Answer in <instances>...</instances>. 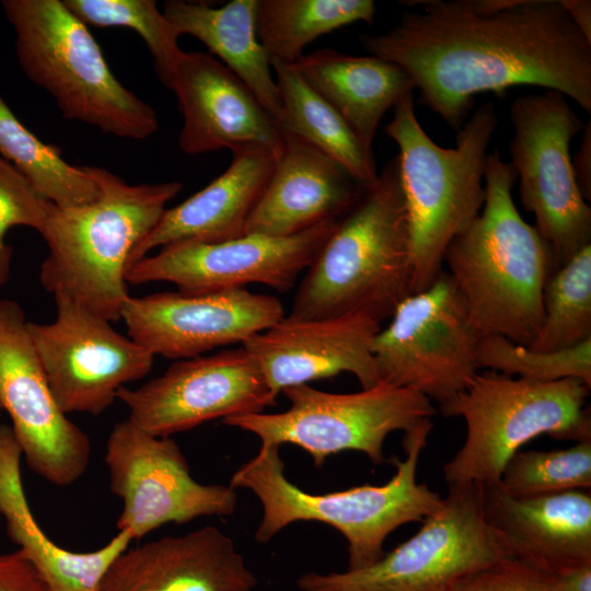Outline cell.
<instances>
[{
	"label": "cell",
	"mask_w": 591,
	"mask_h": 591,
	"mask_svg": "<svg viewBox=\"0 0 591 591\" xmlns=\"http://www.w3.org/2000/svg\"><path fill=\"white\" fill-rule=\"evenodd\" d=\"M364 50L403 68L419 102L451 128L475 95L533 85L591 113V42L559 0H421Z\"/></svg>",
	"instance_id": "6da1fadb"
},
{
	"label": "cell",
	"mask_w": 591,
	"mask_h": 591,
	"mask_svg": "<svg viewBox=\"0 0 591 591\" xmlns=\"http://www.w3.org/2000/svg\"><path fill=\"white\" fill-rule=\"evenodd\" d=\"M484 181V206L448 245L444 271L478 339L499 335L528 346L542 323L553 255L519 213L512 198L515 171L496 149L488 152Z\"/></svg>",
	"instance_id": "7a4b0ae2"
},
{
	"label": "cell",
	"mask_w": 591,
	"mask_h": 591,
	"mask_svg": "<svg viewBox=\"0 0 591 591\" xmlns=\"http://www.w3.org/2000/svg\"><path fill=\"white\" fill-rule=\"evenodd\" d=\"M413 294L407 210L397 155L338 219L301 280L288 316L390 318Z\"/></svg>",
	"instance_id": "3957f363"
},
{
	"label": "cell",
	"mask_w": 591,
	"mask_h": 591,
	"mask_svg": "<svg viewBox=\"0 0 591 591\" xmlns=\"http://www.w3.org/2000/svg\"><path fill=\"white\" fill-rule=\"evenodd\" d=\"M432 427L431 418H427L404 433L405 459H392L395 474L384 485L308 493L287 478L277 445L259 447L257 454L233 473L229 485L248 489L259 500L263 517L255 532L258 543L269 542L293 522H321L345 537L347 569H360L383 556L384 543L393 531L409 522H421L440 508V494L416 478Z\"/></svg>",
	"instance_id": "277c9868"
},
{
	"label": "cell",
	"mask_w": 591,
	"mask_h": 591,
	"mask_svg": "<svg viewBox=\"0 0 591 591\" xmlns=\"http://www.w3.org/2000/svg\"><path fill=\"white\" fill-rule=\"evenodd\" d=\"M99 186L85 205H49L40 233L48 254L39 281L113 323L130 298L125 276L136 246L151 232L183 185L172 181L130 185L114 173L89 166Z\"/></svg>",
	"instance_id": "5b68a950"
},
{
	"label": "cell",
	"mask_w": 591,
	"mask_h": 591,
	"mask_svg": "<svg viewBox=\"0 0 591 591\" xmlns=\"http://www.w3.org/2000/svg\"><path fill=\"white\" fill-rule=\"evenodd\" d=\"M498 125L493 103L476 108L457 130L454 148L436 143L419 124L413 93L394 106L384 132L398 147L410 233L413 293L443 270L450 242L479 215L485 202L488 147Z\"/></svg>",
	"instance_id": "8992f818"
},
{
	"label": "cell",
	"mask_w": 591,
	"mask_h": 591,
	"mask_svg": "<svg viewBox=\"0 0 591 591\" xmlns=\"http://www.w3.org/2000/svg\"><path fill=\"white\" fill-rule=\"evenodd\" d=\"M25 76L55 100L62 116L132 140L153 135L152 106L124 86L88 26L62 0H4Z\"/></svg>",
	"instance_id": "52a82bcc"
},
{
	"label": "cell",
	"mask_w": 591,
	"mask_h": 591,
	"mask_svg": "<svg viewBox=\"0 0 591 591\" xmlns=\"http://www.w3.org/2000/svg\"><path fill=\"white\" fill-rule=\"evenodd\" d=\"M589 391L577 379L536 382L478 372L463 392L440 405L444 417H460L466 426L462 447L443 466L448 488L498 483L510 457L540 436L591 440Z\"/></svg>",
	"instance_id": "ba28073f"
},
{
	"label": "cell",
	"mask_w": 591,
	"mask_h": 591,
	"mask_svg": "<svg viewBox=\"0 0 591 591\" xmlns=\"http://www.w3.org/2000/svg\"><path fill=\"white\" fill-rule=\"evenodd\" d=\"M281 393L290 402L285 412L240 415L222 422L253 433L260 447L297 445L316 466L343 451L361 452L373 464H383L390 433H405L437 412L418 392L384 382L355 393H331L310 384Z\"/></svg>",
	"instance_id": "9c48e42d"
},
{
	"label": "cell",
	"mask_w": 591,
	"mask_h": 591,
	"mask_svg": "<svg viewBox=\"0 0 591 591\" xmlns=\"http://www.w3.org/2000/svg\"><path fill=\"white\" fill-rule=\"evenodd\" d=\"M419 530L373 564L297 579L301 591H451L466 575L511 557L485 519L479 485L448 488Z\"/></svg>",
	"instance_id": "30bf717a"
},
{
	"label": "cell",
	"mask_w": 591,
	"mask_h": 591,
	"mask_svg": "<svg viewBox=\"0 0 591 591\" xmlns=\"http://www.w3.org/2000/svg\"><path fill=\"white\" fill-rule=\"evenodd\" d=\"M520 199L551 248L554 271L591 244V208L577 185L570 143L584 123L556 91L517 97L509 111Z\"/></svg>",
	"instance_id": "8fae6325"
},
{
	"label": "cell",
	"mask_w": 591,
	"mask_h": 591,
	"mask_svg": "<svg viewBox=\"0 0 591 591\" xmlns=\"http://www.w3.org/2000/svg\"><path fill=\"white\" fill-rule=\"evenodd\" d=\"M372 341L381 382L418 392L440 405L478 373L473 332L444 269L425 290L405 298Z\"/></svg>",
	"instance_id": "7c38bea8"
},
{
	"label": "cell",
	"mask_w": 591,
	"mask_h": 591,
	"mask_svg": "<svg viewBox=\"0 0 591 591\" xmlns=\"http://www.w3.org/2000/svg\"><path fill=\"white\" fill-rule=\"evenodd\" d=\"M105 465L109 490L123 502L117 530L131 540L169 523L235 511L236 489L199 483L175 440L153 436L128 418L115 424L108 434Z\"/></svg>",
	"instance_id": "4fadbf2b"
},
{
	"label": "cell",
	"mask_w": 591,
	"mask_h": 591,
	"mask_svg": "<svg viewBox=\"0 0 591 591\" xmlns=\"http://www.w3.org/2000/svg\"><path fill=\"white\" fill-rule=\"evenodd\" d=\"M53 296L55 320L27 324L35 352L59 408L97 416L150 372L154 356L68 296Z\"/></svg>",
	"instance_id": "5bb4252c"
},
{
	"label": "cell",
	"mask_w": 591,
	"mask_h": 591,
	"mask_svg": "<svg viewBox=\"0 0 591 591\" xmlns=\"http://www.w3.org/2000/svg\"><path fill=\"white\" fill-rule=\"evenodd\" d=\"M337 221L288 237L244 234L223 242L173 243L129 266L125 279L134 286L171 282L185 294L243 289L250 283L286 292L308 269Z\"/></svg>",
	"instance_id": "9a60e30c"
},
{
	"label": "cell",
	"mask_w": 591,
	"mask_h": 591,
	"mask_svg": "<svg viewBox=\"0 0 591 591\" xmlns=\"http://www.w3.org/2000/svg\"><path fill=\"white\" fill-rule=\"evenodd\" d=\"M22 306L0 299V406L27 466L56 486L76 483L91 457L88 434L59 408Z\"/></svg>",
	"instance_id": "2e32d148"
},
{
	"label": "cell",
	"mask_w": 591,
	"mask_h": 591,
	"mask_svg": "<svg viewBox=\"0 0 591 591\" xmlns=\"http://www.w3.org/2000/svg\"><path fill=\"white\" fill-rule=\"evenodd\" d=\"M117 399L128 408L132 424L157 437H171L213 419L263 413L277 404L242 345L178 360L139 387H121Z\"/></svg>",
	"instance_id": "e0dca14e"
},
{
	"label": "cell",
	"mask_w": 591,
	"mask_h": 591,
	"mask_svg": "<svg viewBox=\"0 0 591 591\" xmlns=\"http://www.w3.org/2000/svg\"><path fill=\"white\" fill-rule=\"evenodd\" d=\"M285 316L273 296L245 288L204 294L163 291L131 297L121 318L128 336L154 357L188 359L242 345Z\"/></svg>",
	"instance_id": "ac0fdd59"
},
{
	"label": "cell",
	"mask_w": 591,
	"mask_h": 591,
	"mask_svg": "<svg viewBox=\"0 0 591 591\" xmlns=\"http://www.w3.org/2000/svg\"><path fill=\"white\" fill-rule=\"evenodd\" d=\"M380 328L361 314L308 320L285 315L242 346L276 397L288 387L344 372L361 389H370L381 382L371 349Z\"/></svg>",
	"instance_id": "d6986e66"
},
{
	"label": "cell",
	"mask_w": 591,
	"mask_h": 591,
	"mask_svg": "<svg viewBox=\"0 0 591 591\" xmlns=\"http://www.w3.org/2000/svg\"><path fill=\"white\" fill-rule=\"evenodd\" d=\"M184 123L178 146L186 154L264 147L277 154L282 134L247 85L204 53H184L171 86Z\"/></svg>",
	"instance_id": "ffe728a7"
},
{
	"label": "cell",
	"mask_w": 591,
	"mask_h": 591,
	"mask_svg": "<svg viewBox=\"0 0 591 591\" xmlns=\"http://www.w3.org/2000/svg\"><path fill=\"white\" fill-rule=\"evenodd\" d=\"M257 579L216 526L164 536L119 554L99 591H246Z\"/></svg>",
	"instance_id": "44dd1931"
},
{
	"label": "cell",
	"mask_w": 591,
	"mask_h": 591,
	"mask_svg": "<svg viewBox=\"0 0 591 591\" xmlns=\"http://www.w3.org/2000/svg\"><path fill=\"white\" fill-rule=\"evenodd\" d=\"M245 234L288 237L338 220L364 186L337 162L288 132Z\"/></svg>",
	"instance_id": "7402d4cb"
},
{
	"label": "cell",
	"mask_w": 591,
	"mask_h": 591,
	"mask_svg": "<svg viewBox=\"0 0 591 591\" xmlns=\"http://www.w3.org/2000/svg\"><path fill=\"white\" fill-rule=\"evenodd\" d=\"M480 496L511 557L552 575L591 561L590 489L514 498L495 483L480 486Z\"/></svg>",
	"instance_id": "603a6c76"
},
{
	"label": "cell",
	"mask_w": 591,
	"mask_h": 591,
	"mask_svg": "<svg viewBox=\"0 0 591 591\" xmlns=\"http://www.w3.org/2000/svg\"><path fill=\"white\" fill-rule=\"evenodd\" d=\"M276 158V152L264 147L233 150L231 163L222 174L179 205L165 209L155 227L131 253L128 267L153 250L173 243L223 242L244 235Z\"/></svg>",
	"instance_id": "cb8c5ba5"
},
{
	"label": "cell",
	"mask_w": 591,
	"mask_h": 591,
	"mask_svg": "<svg viewBox=\"0 0 591 591\" xmlns=\"http://www.w3.org/2000/svg\"><path fill=\"white\" fill-rule=\"evenodd\" d=\"M21 449L11 427L0 425V517L10 538L51 591H99L114 559L126 551L131 537L118 531L104 546L88 553L60 547L36 522L21 477Z\"/></svg>",
	"instance_id": "d4e9b609"
},
{
	"label": "cell",
	"mask_w": 591,
	"mask_h": 591,
	"mask_svg": "<svg viewBox=\"0 0 591 591\" xmlns=\"http://www.w3.org/2000/svg\"><path fill=\"white\" fill-rule=\"evenodd\" d=\"M293 66L369 148L383 115L415 90L403 68L372 55L326 48L303 55Z\"/></svg>",
	"instance_id": "484cf974"
},
{
	"label": "cell",
	"mask_w": 591,
	"mask_h": 591,
	"mask_svg": "<svg viewBox=\"0 0 591 591\" xmlns=\"http://www.w3.org/2000/svg\"><path fill=\"white\" fill-rule=\"evenodd\" d=\"M257 0H232L220 8L169 0L163 14L179 35L188 34L218 56L278 123L282 106L270 59L256 34Z\"/></svg>",
	"instance_id": "4316f807"
},
{
	"label": "cell",
	"mask_w": 591,
	"mask_h": 591,
	"mask_svg": "<svg viewBox=\"0 0 591 591\" xmlns=\"http://www.w3.org/2000/svg\"><path fill=\"white\" fill-rule=\"evenodd\" d=\"M282 113L277 125L341 165L362 186L379 171L372 148L357 137L344 118L301 77L293 65L271 63Z\"/></svg>",
	"instance_id": "83f0119b"
},
{
	"label": "cell",
	"mask_w": 591,
	"mask_h": 591,
	"mask_svg": "<svg viewBox=\"0 0 591 591\" xmlns=\"http://www.w3.org/2000/svg\"><path fill=\"white\" fill-rule=\"evenodd\" d=\"M375 13L372 0H257L256 34L271 63L294 65L318 36Z\"/></svg>",
	"instance_id": "f1b7e54d"
},
{
	"label": "cell",
	"mask_w": 591,
	"mask_h": 591,
	"mask_svg": "<svg viewBox=\"0 0 591 591\" xmlns=\"http://www.w3.org/2000/svg\"><path fill=\"white\" fill-rule=\"evenodd\" d=\"M0 157L11 163L48 201L60 208L93 201L99 186L89 166H74L58 147L30 131L0 96Z\"/></svg>",
	"instance_id": "f546056e"
},
{
	"label": "cell",
	"mask_w": 591,
	"mask_h": 591,
	"mask_svg": "<svg viewBox=\"0 0 591 591\" xmlns=\"http://www.w3.org/2000/svg\"><path fill=\"white\" fill-rule=\"evenodd\" d=\"M588 340H591V244L548 278L543 292L542 323L526 347L556 351Z\"/></svg>",
	"instance_id": "4dcf8cb0"
},
{
	"label": "cell",
	"mask_w": 591,
	"mask_h": 591,
	"mask_svg": "<svg viewBox=\"0 0 591 591\" xmlns=\"http://www.w3.org/2000/svg\"><path fill=\"white\" fill-rule=\"evenodd\" d=\"M85 25L124 26L137 32L154 60L161 83L171 90L184 55L178 32L153 0H62Z\"/></svg>",
	"instance_id": "1f68e13d"
},
{
	"label": "cell",
	"mask_w": 591,
	"mask_h": 591,
	"mask_svg": "<svg viewBox=\"0 0 591 591\" xmlns=\"http://www.w3.org/2000/svg\"><path fill=\"white\" fill-rule=\"evenodd\" d=\"M500 488L514 498L591 488V440L565 449L518 451L505 465Z\"/></svg>",
	"instance_id": "d6a6232c"
},
{
	"label": "cell",
	"mask_w": 591,
	"mask_h": 591,
	"mask_svg": "<svg viewBox=\"0 0 591 591\" xmlns=\"http://www.w3.org/2000/svg\"><path fill=\"white\" fill-rule=\"evenodd\" d=\"M479 369L536 382L577 379L591 387V340L556 351H536L506 337L479 338L476 349Z\"/></svg>",
	"instance_id": "836d02e7"
},
{
	"label": "cell",
	"mask_w": 591,
	"mask_h": 591,
	"mask_svg": "<svg viewBox=\"0 0 591 591\" xmlns=\"http://www.w3.org/2000/svg\"><path fill=\"white\" fill-rule=\"evenodd\" d=\"M46 200L7 160L0 157V289L11 275L13 248L7 243L10 228L28 227L42 233L49 210Z\"/></svg>",
	"instance_id": "e575fe53"
},
{
	"label": "cell",
	"mask_w": 591,
	"mask_h": 591,
	"mask_svg": "<svg viewBox=\"0 0 591 591\" xmlns=\"http://www.w3.org/2000/svg\"><path fill=\"white\" fill-rule=\"evenodd\" d=\"M552 573L506 557L460 579L451 591H552Z\"/></svg>",
	"instance_id": "d590c367"
},
{
	"label": "cell",
	"mask_w": 591,
	"mask_h": 591,
	"mask_svg": "<svg viewBox=\"0 0 591 591\" xmlns=\"http://www.w3.org/2000/svg\"><path fill=\"white\" fill-rule=\"evenodd\" d=\"M0 591H51L26 556L16 549L0 555Z\"/></svg>",
	"instance_id": "8d00e7d4"
},
{
	"label": "cell",
	"mask_w": 591,
	"mask_h": 591,
	"mask_svg": "<svg viewBox=\"0 0 591 591\" xmlns=\"http://www.w3.org/2000/svg\"><path fill=\"white\" fill-rule=\"evenodd\" d=\"M577 185L586 200L591 199V123L582 129L579 149L571 159Z\"/></svg>",
	"instance_id": "74e56055"
},
{
	"label": "cell",
	"mask_w": 591,
	"mask_h": 591,
	"mask_svg": "<svg viewBox=\"0 0 591 591\" xmlns=\"http://www.w3.org/2000/svg\"><path fill=\"white\" fill-rule=\"evenodd\" d=\"M552 591H591V561L552 575Z\"/></svg>",
	"instance_id": "f35d334b"
},
{
	"label": "cell",
	"mask_w": 591,
	"mask_h": 591,
	"mask_svg": "<svg viewBox=\"0 0 591 591\" xmlns=\"http://www.w3.org/2000/svg\"><path fill=\"white\" fill-rule=\"evenodd\" d=\"M572 22L583 36L591 42V2L590 0H559Z\"/></svg>",
	"instance_id": "ab89813d"
},
{
	"label": "cell",
	"mask_w": 591,
	"mask_h": 591,
	"mask_svg": "<svg viewBox=\"0 0 591 591\" xmlns=\"http://www.w3.org/2000/svg\"><path fill=\"white\" fill-rule=\"evenodd\" d=\"M1 413H2V408H1V406H0V416H1ZM0 518H1V517H0Z\"/></svg>",
	"instance_id": "60d3db41"
},
{
	"label": "cell",
	"mask_w": 591,
	"mask_h": 591,
	"mask_svg": "<svg viewBox=\"0 0 591 591\" xmlns=\"http://www.w3.org/2000/svg\"><path fill=\"white\" fill-rule=\"evenodd\" d=\"M246 591H252V590H246Z\"/></svg>",
	"instance_id": "b9f144b4"
}]
</instances>
